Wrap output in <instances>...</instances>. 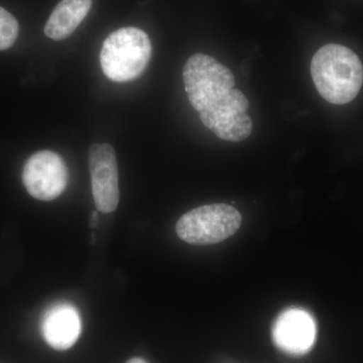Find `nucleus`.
Segmentation results:
<instances>
[{"label":"nucleus","mask_w":363,"mask_h":363,"mask_svg":"<svg viewBox=\"0 0 363 363\" xmlns=\"http://www.w3.org/2000/svg\"><path fill=\"white\" fill-rule=\"evenodd\" d=\"M241 224V215L230 205L211 204L195 208L177 223L179 238L189 245H210L233 236Z\"/></svg>","instance_id":"nucleus-3"},{"label":"nucleus","mask_w":363,"mask_h":363,"mask_svg":"<svg viewBox=\"0 0 363 363\" xmlns=\"http://www.w3.org/2000/svg\"><path fill=\"white\" fill-rule=\"evenodd\" d=\"M126 363H147V362H145V360H143V358L135 357V358H131V359L128 360V362Z\"/></svg>","instance_id":"nucleus-13"},{"label":"nucleus","mask_w":363,"mask_h":363,"mask_svg":"<svg viewBox=\"0 0 363 363\" xmlns=\"http://www.w3.org/2000/svg\"><path fill=\"white\" fill-rule=\"evenodd\" d=\"M91 185L99 211L111 213L119 202L118 168L116 150L108 143H94L89 150Z\"/></svg>","instance_id":"nucleus-7"},{"label":"nucleus","mask_w":363,"mask_h":363,"mask_svg":"<svg viewBox=\"0 0 363 363\" xmlns=\"http://www.w3.org/2000/svg\"><path fill=\"white\" fill-rule=\"evenodd\" d=\"M152 43L138 28H123L111 33L102 45L100 64L107 78L118 83L140 77L149 65Z\"/></svg>","instance_id":"nucleus-2"},{"label":"nucleus","mask_w":363,"mask_h":363,"mask_svg":"<svg viewBox=\"0 0 363 363\" xmlns=\"http://www.w3.org/2000/svg\"><path fill=\"white\" fill-rule=\"evenodd\" d=\"M248 108L247 96L233 88L200 111L199 116L202 123L220 140L240 143L252 133V121L247 113Z\"/></svg>","instance_id":"nucleus-5"},{"label":"nucleus","mask_w":363,"mask_h":363,"mask_svg":"<svg viewBox=\"0 0 363 363\" xmlns=\"http://www.w3.org/2000/svg\"><path fill=\"white\" fill-rule=\"evenodd\" d=\"M317 328L309 312L291 308L281 313L272 327V340L286 354L304 355L316 341Z\"/></svg>","instance_id":"nucleus-8"},{"label":"nucleus","mask_w":363,"mask_h":363,"mask_svg":"<svg viewBox=\"0 0 363 363\" xmlns=\"http://www.w3.org/2000/svg\"><path fill=\"white\" fill-rule=\"evenodd\" d=\"M82 330L80 314L69 303L55 304L45 313L42 332L45 342L57 350L71 348Z\"/></svg>","instance_id":"nucleus-9"},{"label":"nucleus","mask_w":363,"mask_h":363,"mask_svg":"<svg viewBox=\"0 0 363 363\" xmlns=\"http://www.w3.org/2000/svg\"><path fill=\"white\" fill-rule=\"evenodd\" d=\"M183 79L189 101L198 112L220 99L235 85L233 72L205 54H195L188 59Z\"/></svg>","instance_id":"nucleus-4"},{"label":"nucleus","mask_w":363,"mask_h":363,"mask_svg":"<svg viewBox=\"0 0 363 363\" xmlns=\"http://www.w3.org/2000/svg\"><path fill=\"white\" fill-rule=\"evenodd\" d=\"M311 75L326 101L342 105L352 101L362 89L363 67L354 52L344 45L329 44L313 57Z\"/></svg>","instance_id":"nucleus-1"},{"label":"nucleus","mask_w":363,"mask_h":363,"mask_svg":"<svg viewBox=\"0 0 363 363\" xmlns=\"http://www.w3.org/2000/svg\"><path fill=\"white\" fill-rule=\"evenodd\" d=\"M18 35V21L13 14L0 7V51L9 49Z\"/></svg>","instance_id":"nucleus-11"},{"label":"nucleus","mask_w":363,"mask_h":363,"mask_svg":"<svg viewBox=\"0 0 363 363\" xmlns=\"http://www.w3.org/2000/svg\"><path fill=\"white\" fill-rule=\"evenodd\" d=\"M92 0H62L45 26V35L55 40H65L75 32L90 11Z\"/></svg>","instance_id":"nucleus-10"},{"label":"nucleus","mask_w":363,"mask_h":363,"mask_svg":"<svg viewBox=\"0 0 363 363\" xmlns=\"http://www.w3.org/2000/svg\"><path fill=\"white\" fill-rule=\"evenodd\" d=\"M98 222H99V217H98L97 212L96 211L92 212V214H91V219H90L91 227H96L98 225Z\"/></svg>","instance_id":"nucleus-12"},{"label":"nucleus","mask_w":363,"mask_h":363,"mask_svg":"<svg viewBox=\"0 0 363 363\" xmlns=\"http://www.w3.org/2000/svg\"><path fill=\"white\" fill-rule=\"evenodd\" d=\"M23 182L28 194L33 198L52 201L65 191L68 169L58 154L51 150H40L26 162Z\"/></svg>","instance_id":"nucleus-6"}]
</instances>
